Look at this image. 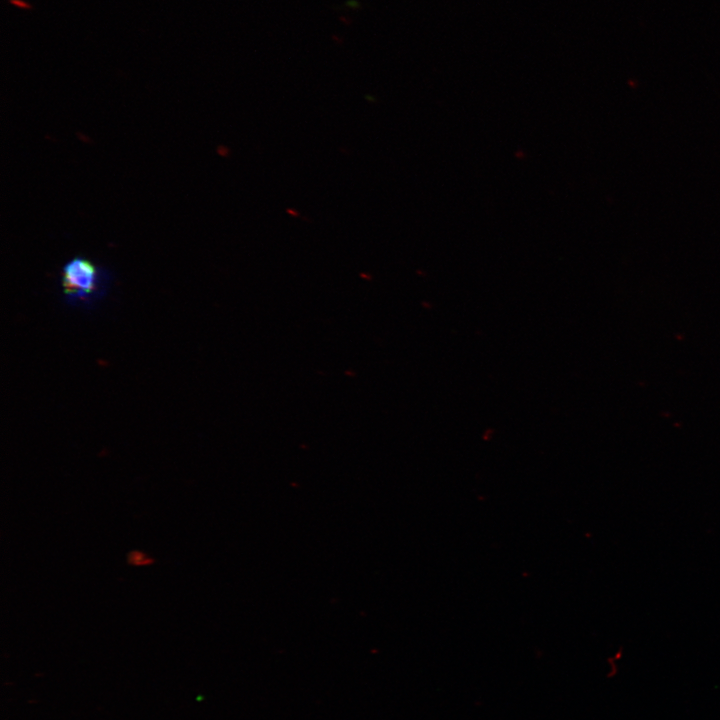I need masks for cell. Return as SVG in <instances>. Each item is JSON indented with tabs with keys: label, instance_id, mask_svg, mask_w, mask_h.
<instances>
[{
	"label": "cell",
	"instance_id": "3",
	"mask_svg": "<svg viewBox=\"0 0 720 720\" xmlns=\"http://www.w3.org/2000/svg\"><path fill=\"white\" fill-rule=\"evenodd\" d=\"M10 2L13 3L14 5H17V6L21 7V8H25V9H30V8H31V6H30L29 4H27L26 2H23V1H21V0H10Z\"/></svg>",
	"mask_w": 720,
	"mask_h": 720
},
{
	"label": "cell",
	"instance_id": "1",
	"mask_svg": "<svg viewBox=\"0 0 720 720\" xmlns=\"http://www.w3.org/2000/svg\"><path fill=\"white\" fill-rule=\"evenodd\" d=\"M61 280L66 301L88 307L104 295L107 278L103 269L77 256L63 266Z\"/></svg>",
	"mask_w": 720,
	"mask_h": 720
},
{
	"label": "cell",
	"instance_id": "2",
	"mask_svg": "<svg viewBox=\"0 0 720 720\" xmlns=\"http://www.w3.org/2000/svg\"><path fill=\"white\" fill-rule=\"evenodd\" d=\"M153 559L147 556L142 551H131L127 556V561L133 566H147L150 565Z\"/></svg>",
	"mask_w": 720,
	"mask_h": 720
}]
</instances>
